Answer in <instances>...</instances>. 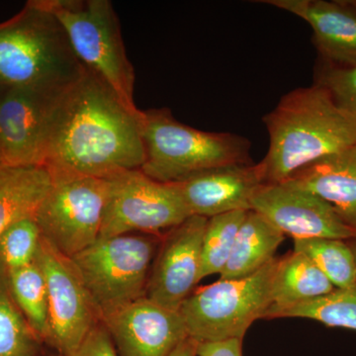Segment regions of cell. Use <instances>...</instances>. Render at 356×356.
I'll list each match as a JSON object with an SVG mask.
<instances>
[{
	"mask_svg": "<svg viewBox=\"0 0 356 356\" xmlns=\"http://www.w3.org/2000/svg\"><path fill=\"white\" fill-rule=\"evenodd\" d=\"M144 111L124 104L89 70L69 86L54 114L44 165L102 179L140 170Z\"/></svg>",
	"mask_w": 356,
	"mask_h": 356,
	"instance_id": "6da1fadb",
	"label": "cell"
},
{
	"mask_svg": "<svg viewBox=\"0 0 356 356\" xmlns=\"http://www.w3.org/2000/svg\"><path fill=\"white\" fill-rule=\"evenodd\" d=\"M268 151L261 161L266 184H281L318 159L356 144L355 120L314 83L290 91L264 117Z\"/></svg>",
	"mask_w": 356,
	"mask_h": 356,
	"instance_id": "7a4b0ae2",
	"label": "cell"
},
{
	"mask_svg": "<svg viewBox=\"0 0 356 356\" xmlns=\"http://www.w3.org/2000/svg\"><path fill=\"white\" fill-rule=\"evenodd\" d=\"M63 26L41 0L0 24V86L60 90L83 76Z\"/></svg>",
	"mask_w": 356,
	"mask_h": 356,
	"instance_id": "3957f363",
	"label": "cell"
},
{
	"mask_svg": "<svg viewBox=\"0 0 356 356\" xmlns=\"http://www.w3.org/2000/svg\"><path fill=\"white\" fill-rule=\"evenodd\" d=\"M143 140L146 159L140 170L163 184H177L219 166L252 163L245 138L192 128L165 107L144 111Z\"/></svg>",
	"mask_w": 356,
	"mask_h": 356,
	"instance_id": "277c9868",
	"label": "cell"
},
{
	"mask_svg": "<svg viewBox=\"0 0 356 356\" xmlns=\"http://www.w3.org/2000/svg\"><path fill=\"white\" fill-rule=\"evenodd\" d=\"M64 28L81 64L113 90L128 108L134 100L135 70L126 53L118 16L109 0H41Z\"/></svg>",
	"mask_w": 356,
	"mask_h": 356,
	"instance_id": "5b68a950",
	"label": "cell"
},
{
	"mask_svg": "<svg viewBox=\"0 0 356 356\" xmlns=\"http://www.w3.org/2000/svg\"><path fill=\"white\" fill-rule=\"evenodd\" d=\"M278 257L240 280H220L192 293L179 309L187 334L198 343L243 339L250 325L266 318L273 305Z\"/></svg>",
	"mask_w": 356,
	"mask_h": 356,
	"instance_id": "8992f818",
	"label": "cell"
},
{
	"mask_svg": "<svg viewBox=\"0 0 356 356\" xmlns=\"http://www.w3.org/2000/svg\"><path fill=\"white\" fill-rule=\"evenodd\" d=\"M161 236L128 234L98 238L72 257L102 321L146 296Z\"/></svg>",
	"mask_w": 356,
	"mask_h": 356,
	"instance_id": "52a82bcc",
	"label": "cell"
},
{
	"mask_svg": "<svg viewBox=\"0 0 356 356\" xmlns=\"http://www.w3.org/2000/svg\"><path fill=\"white\" fill-rule=\"evenodd\" d=\"M47 168L51 187L35 220L42 238L72 259L100 236L107 181L65 168Z\"/></svg>",
	"mask_w": 356,
	"mask_h": 356,
	"instance_id": "ba28073f",
	"label": "cell"
},
{
	"mask_svg": "<svg viewBox=\"0 0 356 356\" xmlns=\"http://www.w3.org/2000/svg\"><path fill=\"white\" fill-rule=\"evenodd\" d=\"M99 238L147 234L163 236L191 217L177 184H163L140 170L106 179Z\"/></svg>",
	"mask_w": 356,
	"mask_h": 356,
	"instance_id": "9c48e42d",
	"label": "cell"
},
{
	"mask_svg": "<svg viewBox=\"0 0 356 356\" xmlns=\"http://www.w3.org/2000/svg\"><path fill=\"white\" fill-rule=\"evenodd\" d=\"M35 261L46 281L50 313L49 346L58 355H74L102 317L76 264L41 236Z\"/></svg>",
	"mask_w": 356,
	"mask_h": 356,
	"instance_id": "30bf717a",
	"label": "cell"
},
{
	"mask_svg": "<svg viewBox=\"0 0 356 356\" xmlns=\"http://www.w3.org/2000/svg\"><path fill=\"white\" fill-rule=\"evenodd\" d=\"M67 88L2 89L0 153L4 166L44 165L54 114Z\"/></svg>",
	"mask_w": 356,
	"mask_h": 356,
	"instance_id": "8fae6325",
	"label": "cell"
},
{
	"mask_svg": "<svg viewBox=\"0 0 356 356\" xmlns=\"http://www.w3.org/2000/svg\"><path fill=\"white\" fill-rule=\"evenodd\" d=\"M207 222V218L191 216L161 236L147 280V299L179 312L201 281V252Z\"/></svg>",
	"mask_w": 356,
	"mask_h": 356,
	"instance_id": "7c38bea8",
	"label": "cell"
},
{
	"mask_svg": "<svg viewBox=\"0 0 356 356\" xmlns=\"http://www.w3.org/2000/svg\"><path fill=\"white\" fill-rule=\"evenodd\" d=\"M252 210L268 220L285 236L351 241L356 229L334 207L311 192L286 184H264L252 200Z\"/></svg>",
	"mask_w": 356,
	"mask_h": 356,
	"instance_id": "4fadbf2b",
	"label": "cell"
},
{
	"mask_svg": "<svg viewBox=\"0 0 356 356\" xmlns=\"http://www.w3.org/2000/svg\"><path fill=\"white\" fill-rule=\"evenodd\" d=\"M102 323L118 356H170L188 337L179 312L146 296L105 316Z\"/></svg>",
	"mask_w": 356,
	"mask_h": 356,
	"instance_id": "5bb4252c",
	"label": "cell"
},
{
	"mask_svg": "<svg viewBox=\"0 0 356 356\" xmlns=\"http://www.w3.org/2000/svg\"><path fill=\"white\" fill-rule=\"evenodd\" d=\"M264 180L261 163L211 168L177 185L191 216L210 218L252 210V200Z\"/></svg>",
	"mask_w": 356,
	"mask_h": 356,
	"instance_id": "9a60e30c",
	"label": "cell"
},
{
	"mask_svg": "<svg viewBox=\"0 0 356 356\" xmlns=\"http://www.w3.org/2000/svg\"><path fill=\"white\" fill-rule=\"evenodd\" d=\"M262 3L294 14L313 29L321 60L356 65L355 0H262Z\"/></svg>",
	"mask_w": 356,
	"mask_h": 356,
	"instance_id": "2e32d148",
	"label": "cell"
},
{
	"mask_svg": "<svg viewBox=\"0 0 356 356\" xmlns=\"http://www.w3.org/2000/svg\"><path fill=\"white\" fill-rule=\"evenodd\" d=\"M284 182L331 204L356 229V144L304 166Z\"/></svg>",
	"mask_w": 356,
	"mask_h": 356,
	"instance_id": "e0dca14e",
	"label": "cell"
},
{
	"mask_svg": "<svg viewBox=\"0 0 356 356\" xmlns=\"http://www.w3.org/2000/svg\"><path fill=\"white\" fill-rule=\"evenodd\" d=\"M334 289L309 257L293 250L278 257L273 282V305L266 318H278L288 309L324 296Z\"/></svg>",
	"mask_w": 356,
	"mask_h": 356,
	"instance_id": "ac0fdd59",
	"label": "cell"
},
{
	"mask_svg": "<svg viewBox=\"0 0 356 356\" xmlns=\"http://www.w3.org/2000/svg\"><path fill=\"white\" fill-rule=\"evenodd\" d=\"M284 238V234L268 220L248 211L220 280H240L261 270L275 259L276 250Z\"/></svg>",
	"mask_w": 356,
	"mask_h": 356,
	"instance_id": "d6986e66",
	"label": "cell"
},
{
	"mask_svg": "<svg viewBox=\"0 0 356 356\" xmlns=\"http://www.w3.org/2000/svg\"><path fill=\"white\" fill-rule=\"evenodd\" d=\"M51 182L46 165L0 168V234L19 220L35 217Z\"/></svg>",
	"mask_w": 356,
	"mask_h": 356,
	"instance_id": "ffe728a7",
	"label": "cell"
},
{
	"mask_svg": "<svg viewBox=\"0 0 356 356\" xmlns=\"http://www.w3.org/2000/svg\"><path fill=\"white\" fill-rule=\"evenodd\" d=\"M9 285L16 303L42 343L51 337L50 313L46 281L36 261L8 270Z\"/></svg>",
	"mask_w": 356,
	"mask_h": 356,
	"instance_id": "44dd1931",
	"label": "cell"
},
{
	"mask_svg": "<svg viewBox=\"0 0 356 356\" xmlns=\"http://www.w3.org/2000/svg\"><path fill=\"white\" fill-rule=\"evenodd\" d=\"M294 248L311 259L336 289L356 285V259L348 241L294 238Z\"/></svg>",
	"mask_w": 356,
	"mask_h": 356,
	"instance_id": "7402d4cb",
	"label": "cell"
},
{
	"mask_svg": "<svg viewBox=\"0 0 356 356\" xmlns=\"http://www.w3.org/2000/svg\"><path fill=\"white\" fill-rule=\"evenodd\" d=\"M42 344L16 303L8 270L0 261V356H38Z\"/></svg>",
	"mask_w": 356,
	"mask_h": 356,
	"instance_id": "603a6c76",
	"label": "cell"
},
{
	"mask_svg": "<svg viewBox=\"0 0 356 356\" xmlns=\"http://www.w3.org/2000/svg\"><path fill=\"white\" fill-rule=\"evenodd\" d=\"M248 211H236L208 219L201 252L200 280L221 274Z\"/></svg>",
	"mask_w": 356,
	"mask_h": 356,
	"instance_id": "cb8c5ba5",
	"label": "cell"
},
{
	"mask_svg": "<svg viewBox=\"0 0 356 356\" xmlns=\"http://www.w3.org/2000/svg\"><path fill=\"white\" fill-rule=\"evenodd\" d=\"M280 318H310L327 327L356 331V285L303 302L283 312Z\"/></svg>",
	"mask_w": 356,
	"mask_h": 356,
	"instance_id": "d4e9b609",
	"label": "cell"
},
{
	"mask_svg": "<svg viewBox=\"0 0 356 356\" xmlns=\"http://www.w3.org/2000/svg\"><path fill=\"white\" fill-rule=\"evenodd\" d=\"M41 241L35 217L25 218L10 225L0 234V261L7 270L33 264Z\"/></svg>",
	"mask_w": 356,
	"mask_h": 356,
	"instance_id": "484cf974",
	"label": "cell"
},
{
	"mask_svg": "<svg viewBox=\"0 0 356 356\" xmlns=\"http://www.w3.org/2000/svg\"><path fill=\"white\" fill-rule=\"evenodd\" d=\"M314 79V83L327 89L356 124V65H334L320 58Z\"/></svg>",
	"mask_w": 356,
	"mask_h": 356,
	"instance_id": "4316f807",
	"label": "cell"
},
{
	"mask_svg": "<svg viewBox=\"0 0 356 356\" xmlns=\"http://www.w3.org/2000/svg\"><path fill=\"white\" fill-rule=\"evenodd\" d=\"M70 356H118L106 327L102 323L96 325L86 337L79 350Z\"/></svg>",
	"mask_w": 356,
	"mask_h": 356,
	"instance_id": "83f0119b",
	"label": "cell"
},
{
	"mask_svg": "<svg viewBox=\"0 0 356 356\" xmlns=\"http://www.w3.org/2000/svg\"><path fill=\"white\" fill-rule=\"evenodd\" d=\"M198 356H243V339L198 343Z\"/></svg>",
	"mask_w": 356,
	"mask_h": 356,
	"instance_id": "f1b7e54d",
	"label": "cell"
},
{
	"mask_svg": "<svg viewBox=\"0 0 356 356\" xmlns=\"http://www.w3.org/2000/svg\"><path fill=\"white\" fill-rule=\"evenodd\" d=\"M198 341L191 337H186L179 346L173 350L170 356H198Z\"/></svg>",
	"mask_w": 356,
	"mask_h": 356,
	"instance_id": "f546056e",
	"label": "cell"
},
{
	"mask_svg": "<svg viewBox=\"0 0 356 356\" xmlns=\"http://www.w3.org/2000/svg\"><path fill=\"white\" fill-rule=\"evenodd\" d=\"M348 243L351 248H353V252H355V259H356V238L355 240L348 241Z\"/></svg>",
	"mask_w": 356,
	"mask_h": 356,
	"instance_id": "4dcf8cb0",
	"label": "cell"
},
{
	"mask_svg": "<svg viewBox=\"0 0 356 356\" xmlns=\"http://www.w3.org/2000/svg\"><path fill=\"white\" fill-rule=\"evenodd\" d=\"M2 166H4V165H3V161H2L1 153H0V168H1Z\"/></svg>",
	"mask_w": 356,
	"mask_h": 356,
	"instance_id": "1f68e13d",
	"label": "cell"
},
{
	"mask_svg": "<svg viewBox=\"0 0 356 356\" xmlns=\"http://www.w3.org/2000/svg\"><path fill=\"white\" fill-rule=\"evenodd\" d=\"M0 89H3V88H1V86H0ZM0 92H1V91H0Z\"/></svg>",
	"mask_w": 356,
	"mask_h": 356,
	"instance_id": "d6a6232c",
	"label": "cell"
},
{
	"mask_svg": "<svg viewBox=\"0 0 356 356\" xmlns=\"http://www.w3.org/2000/svg\"><path fill=\"white\" fill-rule=\"evenodd\" d=\"M56 356H62V355H56Z\"/></svg>",
	"mask_w": 356,
	"mask_h": 356,
	"instance_id": "836d02e7",
	"label": "cell"
}]
</instances>
